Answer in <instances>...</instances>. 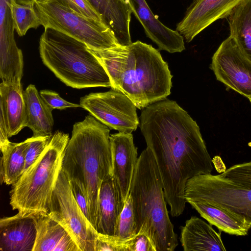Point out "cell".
<instances>
[{
    "label": "cell",
    "mask_w": 251,
    "mask_h": 251,
    "mask_svg": "<svg viewBox=\"0 0 251 251\" xmlns=\"http://www.w3.org/2000/svg\"><path fill=\"white\" fill-rule=\"evenodd\" d=\"M139 127L152 152L173 217L182 214L185 186L192 177L211 174V159L200 127L176 101L164 99L143 108Z\"/></svg>",
    "instance_id": "1"
},
{
    "label": "cell",
    "mask_w": 251,
    "mask_h": 251,
    "mask_svg": "<svg viewBox=\"0 0 251 251\" xmlns=\"http://www.w3.org/2000/svg\"><path fill=\"white\" fill-rule=\"evenodd\" d=\"M106 70L111 87L126 95L138 109L165 99L173 75L159 50L140 41L97 50L91 49Z\"/></svg>",
    "instance_id": "2"
},
{
    "label": "cell",
    "mask_w": 251,
    "mask_h": 251,
    "mask_svg": "<svg viewBox=\"0 0 251 251\" xmlns=\"http://www.w3.org/2000/svg\"><path fill=\"white\" fill-rule=\"evenodd\" d=\"M110 128L91 114L73 126L61 169L77 183L88 200L90 222L97 228L99 195L102 181L112 175Z\"/></svg>",
    "instance_id": "3"
},
{
    "label": "cell",
    "mask_w": 251,
    "mask_h": 251,
    "mask_svg": "<svg viewBox=\"0 0 251 251\" xmlns=\"http://www.w3.org/2000/svg\"><path fill=\"white\" fill-rule=\"evenodd\" d=\"M129 194L136 234L146 233L156 251H174L178 245L177 237L169 216L160 172L148 147L138 158Z\"/></svg>",
    "instance_id": "4"
},
{
    "label": "cell",
    "mask_w": 251,
    "mask_h": 251,
    "mask_svg": "<svg viewBox=\"0 0 251 251\" xmlns=\"http://www.w3.org/2000/svg\"><path fill=\"white\" fill-rule=\"evenodd\" d=\"M39 49L43 63L66 85L76 89L111 87L104 68L84 43L46 28Z\"/></svg>",
    "instance_id": "5"
},
{
    "label": "cell",
    "mask_w": 251,
    "mask_h": 251,
    "mask_svg": "<svg viewBox=\"0 0 251 251\" xmlns=\"http://www.w3.org/2000/svg\"><path fill=\"white\" fill-rule=\"evenodd\" d=\"M69 134L56 131L39 157L12 186L10 204L22 214H48Z\"/></svg>",
    "instance_id": "6"
},
{
    "label": "cell",
    "mask_w": 251,
    "mask_h": 251,
    "mask_svg": "<svg viewBox=\"0 0 251 251\" xmlns=\"http://www.w3.org/2000/svg\"><path fill=\"white\" fill-rule=\"evenodd\" d=\"M35 12L44 28L68 34L100 50L120 45L104 22L86 18L74 11L67 0H35Z\"/></svg>",
    "instance_id": "7"
},
{
    "label": "cell",
    "mask_w": 251,
    "mask_h": 251,
    "mask_svg": "<svg viewBox=\"0 0 251 251\" xmlns=\"http://www.w3.org/2000/svg\"><path fill=\"white\" fill-rule=\"evenodd\" d=\"M184 198L187 202L220 206L251 224V189L220 175H200L189 179L185 186Z\"/></svg>",
    "instance_id": "8"
},
{
    "label": "cell",
    "mask_w": 251,
    "mask_h": 251,
    "mask_svg": "<svg viewBox=\"0 0 251 251\" xmlns=\"http://www.w3.org/2000/svg\"><path fill=\"white\" fill-rule=\"evenodd\" d=\"M50 216L68 232L80 251H95L98 232L77 203L70 181L62 169L49 203Z\"/></svg>",
    "instance_id": "9"
},
{
    "label": "cell",
    "mask_w": 251,
    "mask_h": 251,
    "mask_svg": "<svg viewBox=\"0 0 251 251\" xmlns=\"http://www.w3.org/2000/svg\"><path fill=\"white\" fill-rule=\"evenodd\" d=\"M79 104L110 129L132 133L139 125L134 103L124 93L114 88L86 95L81 98Z\"/></svg>",
    "instance_id": "10"
},
{
    "label": "cell",
    "mask_w": 251,
    "mask_h": 251,
    "mask_svg": "<svg viewBox=\"0 0 251 251\" xmlns=\"http://www.w3.org/2000/svg\"><path fill=\"white\" fill-rule=\"evenodd\" d=\"M210 69L218 81L251 99V61L241 51L230 36L214 53Z\"/></svg>",
    "instance_id": "11"
},
{
    "label": "cell",
    "mask_w": 251,
    "mask_h": 251,
    "mask_svg": "<svg viewBox=\"0 0 251 251\" xmlns=\"http://www.w3.org/2000/svg\"><path fill=\"white\" fill-rule=\"evenodd\" d=\"M241 0H194L176 28L188 43L215 21L226 18Z\"/></svg>",
    "instance_id": "12"
},
{
    "label": "cell",
    "mask_w": 251,
    "mask_h": 251,
    "mask_svg": "<svg viewBox=\"0 0 251 251\" xmlns=\"http://www.w3.org/2000/svg\"><path fill=\"white\" fill-rule=\"evenodd\" d=\"M112 176L120 196L125 202L128 197L136 165L137 148L132 133L119 132L110 135Z\"/></svg>",
    "instance_id": "13"
},
{
    "label": "cell",
    "mask_w": 251,
    "mask_h": 251,
    "mask_svg": "<svg viewBox=\"0 0 251 251\" xmlns=\"http://www.w3.org/2000/svg\"><path fill=\"white\" fill-rule=\"evenodd\" d=\"M132 13L143 26L146 35L154 42L159 50L170 53L185 49L183 37L162 24L152 12L146 0H126Z\"/></svg>",
    "instance_id": "14"
},
{
    "label": "cell",
    "mask_w": 251,
    "mask_h": 251,
    "mask_svg": "<svg viewBox=\"0 0 251 251\" xmlns=\"http://www.w3.org/2000/svg\"><path fill=\"white\" fill-rule=\"evenodd\" d=\"M39 213L22 214L0 220V251H33Z\"/></svg>",
    "instance_id": "15"
},
{
    "label": "cell",
    "mask_w": 251,
    "mask_h": 251,
    "mask_svg": "<svg viewBox=\"0 0 251 251\" xmlns=\"http://www.w3.org/2000/svg\"><path fill=\"white\" fill-rule=\"evenodd\" d=\"M221 235L211 225L192 216L181 227L180 241L184 251H226Z\"/></svg>",
    "instance_id": "16"
},
{
    "label": "cell",
    "mask_w": 251,
    "mask_h": 251,
    "mask_svg": "<svg viewBox=\"0 0 251 251\" xmlns=\"http://www.w3.org/2000/svg\"><path fill=\"white\" fill-rule=\"evenodd\" d=\"M0 107V115L5 121L9 137L26 127L25 104L21 83L1 82Z\"/></svg>",
    "instance_id": "17"
},
{
    "label": "cell",
    "mask_w": 251,
    "mask_h": 251,
    "mask_svg": "<svg viewBox=\"0 0 251 251\" xmlns=\"http://www.w3.org/2000/svg\"><path fill=\"white\" fill-rule=\"evenodd\" d=\"M36 229L33 251H80L66 229L49 213L38 214Z\"/></svg>",
    "instance_id": "18"
},
{
    "label": "cell",
    "mask_w": 251,
    "mask_h": 251,
    "mask_svg": "<svg viewBox=\"0 0 251 251\" xmlns=\"http://www.w3.org/2000/svg\"><path fill=\"white\" fill-rule=\"evenodd\" d=\"M124 203L112 175L108 176L102 181L99 191L96 228L98 233L114 236L117 222Z\"/></svg>",
    "instance_id": "19"
},
{
    "label": "cell",
    "mask_w": 251,
    "mask_h": 251,
    "mask_svg": "<svg viewBox=\"0 0 251 251\" xmlns=\"http://www.w3.org/2000/svg\"><path fill=\"white\" fill-rule=\"evenodd\" d=\"M114 32L119 43H131L130 22L132 11L126 0H89Z\"/></svg>",
    "instance_id": "20"
},
{
    "label": "cell",
    "mask_w": 251,
    "mask_h": 251,
    "mask_svg": "<svg viewBox=\"0 0 251 251\" xmlns=\"http://www.w3.org/2000/svg\"><path fill=\"white\" fill-rule=\"evenodd\" d=\"M27 119L26 126L34 137L51 136L54 124L52 109L44 101L36 87L29 85L24 91Z\"/></svg>",
    "instance_id": "21"
},
{
    "label": "cell",
    "mask_w": 251,
    "mask_h": 251,
    "mask_svg": "<svg viewBox=\"0 0 251 251\" xmlns=\"http://www.w3.org/2000/svg\"><path fill=\"white\" fill-rule=\"evenodd\" d=\"M209 223L221 231L237 236L248 234L251 224L220 206L196 201L188 202Z\"/></svg>",
    "instance_id": "22"
},
{
    "label": "cell",
    "mask_w": 251,
    "mask_h": 251,
    "mask_svg": "<svg viewBox=\"0 0 251 251\" xmlns=\"http://www.w3.org/2000/svg\"><path fill=\"white\" fill-rule=\"evenodd\" d=\"M230 36L251 61V0H241L226 18Z\"/></svg>",
    "instance_id": "23"
},
{
    "label": "cell",
    "mask_w": 251,
    "mask_h": 251,
    "mask_svg": "<svg viewBox=\"0 0 251 251\" xmlns=\"http://www.w3.org/2000/svg\"><path fill=\"white\" fill-rule=\"evenodd\" d=\"M28 145L27 139L14 143L9 142L0 148L2 157L0 161L1 181L6 185H13L24 172L25 154Z\"/></svg>",
    "instance_id": "24"
},
{
    "label": "cell",
    "mask_w": 251,
    "mask_h": 251,
    "mask_svg": "<svg viewBox=\"0 0 251 251\" xmlns=\"http://www.w3.org/2000/svg\"><path fill=\"white\" fill-rule=\"evenodd\" d=\"M12 14L15 30L20 36L25 35L30 29H36L41 25L34 3L19 4L13 0Z\"/></svg>",
    "instance_id": "25"
},
{
    "label": "cell",
    "mask_w": 251,
    "mask_h": 251,
    "mask_svg": "<svg viewBox=\"0 0 251 251\" xmlns=\"http://www.w3.org/2000/svg\"><path fill=\"white\" fill-rule=\"evenodd\" d=\"M13 0H0V49L17 46L12 14Z\"/></svg>",
    "instance_id": "26"
},
{
    "label": "cell",
    "mask_w": 251,
    "mask_h": 251,
    "mask_svg": "<svg viewBox=\"0 0 251 251\" xmlns=\"http://www.w3.org/2000/svg\"><path fill=\"white\" fill-rule=\"evenodd\" d=\"M136 234L132 199L129 194L118 217L114 236L124 239Z\"/></svg>",
    "instance_id": "27"
},
{
    "label": "cell",
    "mask_w": 251,
    "mask_h": 251,
    "mask_svg": "<svg viewBox=\"0 0 251 251\" xmlns=\"http://www.w3.org/2000/svg\"><path fill=\"white\" fill-rule=\"evenodd\" d=\"M220 175L251 189V161L234 165Z\"/></svg>",
    "instance_id": "28"
},
{
    "label": "cell",
    "mask_w": 251,
    "mask_h": 251,
    "mask_svg": "<svg viewBox=\"0 0 251 251\" xmlns=\"http://www.w3.org/2000/svg\"><path fill=\"white\" fill-rule=\"evenodd\" d=\"M51 136H32L27 139L28 145L25 154L24 172L41 155L49 144Z\"/></svg>",
    "instance_id": "29"
},
{
    "label": "cell",
    "mask_w": 251,
    "mask_h": 251,
    "mask_svg": "<svg viewBox=\"0 0 251 251\" xmlns=\"http://www.w3.org/2000/svg\"><path fill=\"white\" fill-rule=\"evenodd\" d=\"M125 248V251H156L151 238L143 232L126 239Z\"/></svg>",
    "instance_id": "30"
},
{
    "label": "cell",
    "mask_w": 251,
    "mask_h": 251,
    "mask_svg": "<svg viewBox=\"0 0 251 251\" xmlns=\"http://www.w3.org/2000/svg\"><path fill=\"white\" fill-rule=\"evenodd\" d=\"M126 239L98 233L95 251H125Z\"/></svg>",
    "instance_id": "31"
},
{
    "label": "cell",
    "mask_w": 251,
    "mask_h": 251,
    "mask_svg": "<svg viewBox=\"0 0 251 251\" xmlns=\"http://www.w3.org/2000/svg\"><path fill=\"white\" fill-rule=\"evenodd\" d=\"M72 8L86 18L104 22L101 15L89 0H67Z\"/></svg>",
    "instance_id": "32"
},
{
    "label": "cell",
    "mask_w": 251,
    "mask_h": 251,
    "mask_svg": "<svg viewBox=\"0 0 251 251\" xmlns=\"http://www.w3.org/2000/svg\"><path fill=\"white\" fill-rule=\"evenodd\" d=\"M40 95L46 104L52 110L81 107L80 104L70 102L61 98L55 92L51 90H41L40 92Z\"/></svg>",
    "instance_id": "33"
},
{
    "label": "cell",
    "mask_w": 251,
    "mask_h": 251,
    "mask_svg": "<svg viewBox=\"0 0 251 251\" xmlns=\"http://www.w3.org/2000/svg\"><path fill=\"white\" fill-rule=\"evenodd\" d=\"M74 198L86 217L90 222L88 200L79 185L75 181L70 180Z\"/></svg>",
    "instance_id": "34"
},
{
    "label": "cell",
    "mask_w": 251,
    "mask_h": 251,
    "mask_svg": "<svg viewBox=\"0 0 251 251\" xmlns=\"http://www.w3.org/2000/svg\"><path fill=\"white\" fill-rule=\"evenodd\" d=\"M15 2L19 4H28L34 3L35 0H13Z\"/></svg>",
    "instance_id": "35"
},
{
    "label": "cell",
    "mask_w": 251,
    "mask_h": 251,
    "mask_svg": "<svg viewBox=\"0 0 251 251\" xmlns=\"http://www.w3.org/2000/svg\"><path fill=\"white\" fill-rule=\"evenodd\" d=\"M249 100H250V102L251 103V99H249Z\"/></svg>",
    "instance_id": "36"
}]
</instances>
